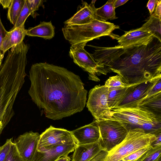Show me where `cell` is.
Here are the masks:
<instances>
[{"mask_svg": "<svg viewBox=\"0 0 161 161\" xmlns=\"http://www.w3.org/2000/svg\"><path fill=\"white\" fill-rule=\"evenodd\" d=\"M28 93L46 117L56 120L81 112L87 91L80 76L63 67L47 63L35 64L29 71Z\"/></svg>", "mask_w": 161, "mask_h": 161, "instance_id": "obj_1", "label": "cell"}, {"mask_svg": "<svg viewBox=\"0 0 161 161\" xmlns=\"http://www.w3.org/2000/svg\"><path fill=\"white\" fill-rule=\"evenodd\" d=\"M91 46L98 75L116 73L127 86L161 77V42L153 36L126 46Z\"/></svg>", "mask_w": 161, "mask_h": 161, "instance_id": "obj_2", "label": "cell"}, {"mask_svg": "<svg viewBox=\"0 0 161 161\" xmlns=\"http://www.w3.org/2000/svg\"><path fill=\"white\" fill-rule=\"evenodd\" d=\"M27 51L14 46L8 53L0 69V137L15 114V101L25 81Z\"/></svg>", "mask_w": 161, "mask_h": 161, "instance_id": "obj_3", "label": "cell"}, {"mask_svg": "<svg viewBox=\"0 0 161 161\" xmlns=\"http://www.w3.org/2000/svg\"><path fill=\"white\" fill-rule=\"evenodd\" d=\"M104 117L118 121L128 131L140 128L154 135L161 132V119L138 106L111 109Z\"/></svg>", "mask_w": 161, "mask_h": 161, "instance_id": "obj_4", "label": "cell"}, {"mask_svg": "<svg viewBox=\"0 0 161 161\" xmlns=\"http://www.w3.org/2000/svg\"><path fill=\"white\" fill-rule=\"evenodd\" d=\"M119 27L113 23L96 19L83 25H65L62 31L65 39L72 45L87 42L102 36H110Z\"/></svg>", "mask_w": 161, "mask_h": 161, "instance_id": "obj_5", "label": "cell"}, {"mask_svg": "<svg viewBox=\"0 0 161 161\" xmlns=\"http://www.w3.org/2000/svg\"><path fill=\"white\" fill-rule=\"evenodd\" d=\"M156 138L155 135L142 129H130L124 140L108 152L102 161H119L135 151L151 146Z\"/></svg>", "mask_w": 161, "mask_h": 161, "instance_id": "obj_6", "label": "cell"}, {"mask_svg": "<svg viewBox=\"0 0 161 161\" xmlns=\"http://www.w3.org/2000/svg\"><path fill=\"white\" fill-rule=\"evenodd\" d=\"M97 120L100 134L98 142L104 151H110L121 142L127 134V129L116 120L104 117Z\"/></svg>", "mask_w": 161, "mask_h": 161, "instance_id": "obj_7", "label": "cell"}, {"mask_svg": "<svg viewBox=\"0 0 161 161\" xmlns=\"http://www.w3.org/2000/svg\"><path fill=\"white\" fill-rule=\"evenodd\" d=\"M76 144L71 131L51 125L40 135L36 150L42 151L60 145Z\"/></svg>", "mask_w": 161, "mask_h": 161, "instance_id": "obj_8", "label": "cell"}, {"mask_svg": "<svg viewBox=\"0 0 161 161\" xmlns=\"http://www.w3.org/2000/svg\"><path fill=\"white\" fill-rule=\"evenodd\" d=\"M87 42L71 45L69 52V56L75 63L87 72L89 80L99 82L100 80L98 75V65L91 54L84 49Z\"/></svg>", "mask_w": 161, "mask_h": 161, "instance_id": "obj_9", "label": "cell"}, {"mask_svg": "<svg viewBox=\"0 0 161 161\" xmlns=\"http://www.w3.org/2000/svg\"><path fill=\"white\" fill-rule=\"evenodd\" d=\"M108 88L104 85L95 86L89 92L86 107L95 120L103 118L110 110L108 105Z\"/></svg>", "mask_w": 161, "mask_h": 161, "instance_id": "obj_10", "label": "cell"}, {"mask_svg": "<svg viewBox=\"0 0 161 161\" xmlns=\"http://www.w3.org/2000/svg\"><path fill=\"white\" fill-rule=\"evenodd\" d=\"M40 135L32 131L19 135L14 142L23 161H33Z\"/></svg>", "mask_w": 161, "mask_h": 161, "instance_id": "obj_11", "label": "cell"}, {"mask_svg": "<svg viewBox=\"0 0 161 161\" xmlns=\"http://www.w3.org/2000/svg\"><path fill=\"white\" fill-rule=\"evenodd\" d=\"M160 78H161V77L154 79L139 84L120 103L116 108L137 107L138 104L147 97L148 92Z\"/></svg>", "mask_w": 161, "mask_h": 161, "instance_id": "obj_12", "label": "cell"}, {"mask_svg": "<svg viewBox=\"0 0 161 161\" xmlns=\"http://www.w3.org/2000/svg\"><path fill=\"white\" fill-rule=\"evenodd\" d=\"M77 145L91 144L99 141L100 131L97 120L71 131Z\"/></svg>", "mask_w": 161, "mask_h": 161, "instance_id": "obj_13", "label": "cell"}, {"mask_svg": "<svg viewBox=\"0 0 161 161\" xmlns=\"http://www.w3.org/2000/svg\"><path fill=\"white\" fill-rule=\"evenodd\" d=\"M96 0H92L89 4L83 1L79 6L76 13L71 17L64 22L65 25H80L91 22L96 19V8L94 4Z\"/></svg>", "mask_w": 161, "mask_h": 161, "instance_id": "obj_14", "label": "cell"}, {"mask_svg": "<svg viewBox=\"0 0 161 161\" xmlns=\"http://www.w3.org/2000/svg\"><path fill=\"white\" fill-rule=\"evenodd\" d=\"M76 144L60 145L42 151L36 150L33 161H56L60 157L73 152L77 146Z\"/></svg>", "mask_w": 161, "mask_h": 161, "instance_id": "obj_15", "label": "cell"}, {"mask_svg": "<svg viewBox=\"0 0 161 161\" xmlns=\"http://www.w3.org/2000/svg\"><path fill=\"white\" fill-rule=\"evenodd\" d=\"M102 151L98 141L95 143L77 145L74 150L72 161H91Z\"/></svg>", "mask_w": 161, "mask_h": 161, "instance_id": "obj_16", "label": "cell"}, {"mask_svg": "<svg viewBox=\"0 0 161 161\" xmlns=\"http://www.w3.org/2000/svg\"><path fill=\"white\" fill-rule=\"evenodd\" d=\"M153 36L141 27L135 30L125 31V34L117 38L119 45L126 46L145 41Z\"/></svg>", "mask_w": 161, "mask_h": 161, "instance_id": "obj_17", "label": "cell"}, {"mask_svg": "<svg viewBox=\"0 0 161 161\" xmlns=\"http://www.w3.org/2000/svg\"><path fill=\"white\" fill-rule=\"evenodd\" d=\"M25 24L8 32L2 43L1 51L4 56L5 53L12 47L23 42L26 35L27 30L25 28Z\"/></svg>", "mask_w": 161, "mask_h": 161, "instance_id": "obj_18", "label": "cell"}, {"mask_svg": "<svg viewBox=\"0 0 161 161\" xmlns=\"http://www.w3.org/2000/svg\"><path fill=\"white\" fill-rule=\"evenodd\" d=\"M139 84L109 91L108 102L109 109H115Z\"/></svg>", "mask_w": 161, "mask_h": 161, "instance_id": "obj_19", "label": "cell"}, {"mask_svg": "<svg viewBox=\"0 0 161 161\" xmlns=\"http://www.w3.org/2000/svg\"><path fill=\"white\" fill-rule=\"evenodd\" d=\"M54 27L51 21H43L38 25L27 30L26 35L50 39L54 37Z\"/></svg>", "mask_w": 161, "mask_h": 161, "instance_id": "obj_20", "label": "cell"}, {"mask_svg": "<svg viewBox=\"0 0 161 161\" xmlns=\"http://www.w3.org/2000/svg\"><path fill=\"white\" fill-rule=\"evenodd\" d=\"M137 106L161 119V92L146 97Z\"/></svg>", "mask_w": 161, "mask_h": 161, "instance_id": "obj_21", "label": "cell"}, {"mask_svg": "<svg viewBox=\"0 0 161 161\" xmlns=\"http://www.w3.org/2000/svg\"><path fill=\"white\" fill-rule=\"evenodd\" d=\"M114 0H109L103 6L95 9L96 19L103 21L117 19L114 6Z\"/></svg>", "mask_w": 161, "mask_h": 161, "instance_id": "obj_22", "label": "cell"}, {"mask_svg": "<svg viewBox=\"0 0 161 161\" xmlns=\"http://www.w3.org/2000/svg\"><path fill=\"white\" fill-rule=\"evenodd\" d=\"M142 27L161 42V19L152 14Z\"/></svg>", "mask_w": 161, "mask_h": 161, "instance_id": "obj_23", "label": "cell"}, {"mask_svg": "<svg viewBox=\"0 0 161 161\" xmlns=\"http://www.w3.org/2000/svg\"><path fill=\"white\" fill-rule=\"evenodd\" d=\"M25 0H12L8 8L7 18L14 25H15L25 4Z\"/></svg>", "mask_w": 161, "mask_h": 161, "instance_id": "obj_24", "label": "cell"}, {"mask_svg": "<svg viewBox=\"0 0 161 161\" xmlns=\"http://www.w3.org/2000/svg\"><path fill=\"white\" fill-rule=\"evenodd\" d=\"M161 159V145L151 146L138 161H158Z\"/></svg>", "mask_w": 161, "mask_h": 161, "instance_id": "obj_25", "label": "cell"}, {"mask_svg": "<svg viewBox=\"0 0 161 161\" xmlns=\"http://www.w3.org/2000/svg\"><path fill=\"white\" fill-rule=\"evenodd\" d=\"M104 85L108 88L109 91L128 86L122 81L120 77L117 75L110 77L105 81Z\"/></svg>", "mask_w": 161, "mask_h": 161, "instance_id": "obj_26", "label": "cell"}, {"mask_svg": "<svg viewBox=\"0 0 161 161\" xmlns=\"http://www.w3.org/2000/svg\"><path fill=\"white\" fill-rule=\"evenodd\" d=\"M31 14V12L27 6L26 0H25L24 6L15 24L10 30H13L25 24L26 19Z\"/></svg>", "mask_w": 161, "mask_h": 161, "instance_id": "obj_27", "label": "cell"}, {"mask_svg": "<svg viewBox=\"0 0 161 161\" xmlns=\"http://www.w3.org/2000/svg\"><path fill=\"white\" fill-rule=\"evenodd\" d=\"M151 147L150 146L140 149L129 154L119 161H138Z\"/></svg>", "mask_w": 161, "mask_h": 161, "instance_id": "obj_28", "label": "cell"}, {"mask_svg": "<svg viewBox=\"0 0 161 161\" xmlns=\"http://www.w3.org/2000/svg\"><path fill=\"white\" fill-rule=\"evenodd\" d=\"M4 161H23L13 142Z\"/></svg>", "mask_w": 161, "mask_h": 161, "instance_id": "obj_29", "label": "cell"}, {"mask_svg": "<svg viewBox=\"0 0 161 161\" xmlns=\"http://www.w3.org/2000/svg\"><path fill=\"white\" fill-rule=\"evenodd\" d=\"M12 138L7 139L5 143L0 146V161H4L13 143Z\"/></svg>", "mask_w": 161, "mask_h": 161, "instance_id": "obj_30", "label": "cell"}, {"mask_svg": "<svg viewBox=\"0 0 161 161\" xmlns=\"http://www.w3.org/2000/svg\"><path fill=\"white\" fill-rule=\"evenodd\" d=\"M27 6L30 9L31 15L34 16L35 11L38 10L39 7L42 6L43 0H26Z\"/></svg>", "mask_w": 161, "mask_h": 161, "instance_id": "obj_31", "label": "cell"}, {"mask_svg": "<svg viewBox=\"0 0 161 161\" xmlns=\"http://www.w3.org/2000/svg\"><path fill=\"white\" fill-rule=\"evenodd\" d=\"M8 31L5 29L1 20L0 16V56L3 58L4 55L1 51L2 43Z\"/></svg>", "mask_w": 161, "mask_h": 161, "instance_id": "obj_32", "label": "cell"}, {"mask_svg": "<svg viewBox=\"0 0 161 161\" xmlns=\"http://www.w3.org/2000/svg\"><path fill=\"white\" fill-rule=\"evenodd\" d=\"M160 92H161V78L158 80L153 87L148 92L147 97Z\"/></svg>", "mask_w": 161, "mask_h": 161, "instance_id": "obj_33", "label": "cell"}, {"mask_svg": "<svg viewBox=\"0 0 161 161\" xmlns=\"http://www.w3.org/2000/svg\"><path fill=\"white\" fill-rule=\"evenodd\" d=\"M157 3V0H149L147 4V7L151 15L153 14Z\"/></svg>", "mask_w": 161, "mask_h": 161, "instance_id": "obj_34", "label": "cell"}, {"mask_svg": "<svg viewBox=\"0 0 161 161\" xmlns=\"http://www.w3.org/2000/svg\"><path fill=\"white\" fill-rule=\"evenodd\" d=\"M154 13L153 14L155 16L161 19V0H157Z\"/></svg>", "mask_w": 161, "mask_h": 161, "instance_id": "obj_35", "label": "cell"}, {"mask_svg": "<svg viewBox=\"0 0 161 161\" xmlns=\"http://www.w3.org/2000/svg\"><path fill=\"white\" fill-rule=\"evenodd\" d=\"M155 135L156 137V138L151 145L152 147L161 145V132L158 133Z\"/></svg>", "mask_w": 161, "mask_h": 161, "instance_id": "obj_36", "label": "cell"}, {"mask_svg": "<svg viewBox=\"0 0 161 161\" xmlns=\"http://www.w3.org/2000/svg\"><path fill=\"white\" fill-rule=\"evenodd\" d=\"M12 0H0V4H1L4 8H8L10 6Z\"/></svg>", "mask_w": 161, "mask_h": 161, "instance_id": "obj_37", "label": "cell"}, {"mask_svg": "<svg viewBox=\"0 0 161 161\" xmlns=\"http://www.w3.org/2000/svg\"><path fill=\"white\" fill-rule=\"evenodd\" d=\"M128 0H114V6L115 8L122 5L126 3Z\"/></svg>", "mask_w": 161, "mask_h": 161, "instance_id": "obj_38", "label": "cell"}, {"mask_svg": "<svg viewBox=\"0 0 161 161\" xmlns=\"http://www.w3.org/2000/svg\"><path fill=\"white\" fill-rule=\"evenodd\" d=\"M70 158L68 155L62 156L56 161H70Z\"/></svg>", "mask_w": 161, "mask_h": 161, "instance_id": "obj_39", "label": "cell"}, {"mask_svg": "<svg viewBox=\"0 0 161 161\" xmlns=\"http://www.w3.org/2000/svg\"><path fill=\"white\" fill-rule=\"evenodd\" d=\"M3 58L0 56V69L1 67V64L2 62V59Z\"/></svg>", "mask_w": 161, "mask_h": 161, "instance_id": "obj_40", "label": "cell"}, {"mask_svg": "<svg viewBox=\"0 0 161 161\" xmlns=\"http://www.w3.org/2000/svg\"><path fill=\"white\" fill-rule=\"evenodd\" d=\"M158 161H161V159H160Z\"/></svg>", "mask_w": 161, "mask_h": 161, "instance_id": "obj_41", "label": "cell"}]
</instances>
